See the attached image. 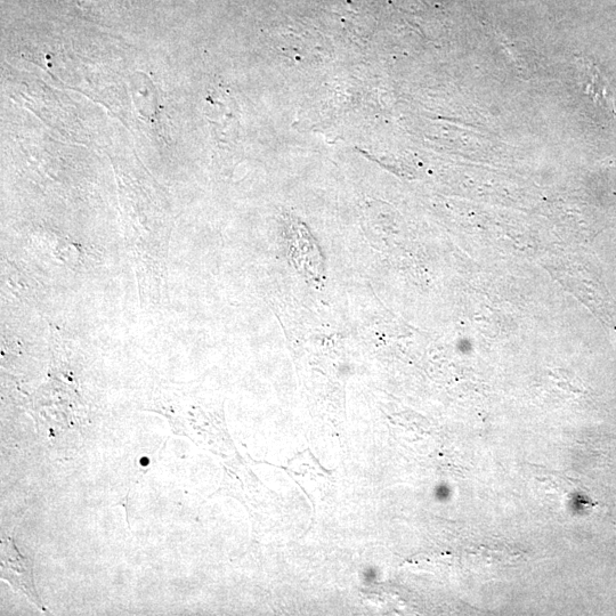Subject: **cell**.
I'll use <instances>...</instances> for the list:
<instances>
[{
	"label": "cell",
	"mask_w": 616,
	"mask_h": 616,
	"mask_svg": "<svg viewBox=\"0 0 616 616\" xmlns=\"http://www.w3.org/2000/svg\"><path fill=\"white\" fill-rule=\"evenodd\" d=\"M375 578H376V573H375L374 569H372V567H371V569H367L366 571H364L363 579L367 583L374 582Z\"/></svg>",
	"instance_id": "2"
},
{
	"label": "cell",
	"mask_w": 616,
	"mask_h": 616,
	"mask_svg": "<svg viewBox=\"0 0 616 616\" xmlns=\"http://www.w3.org/2000/svg\"><path fill=\"white\" fill-rule=\"evenodd\" d=\"M2 577L16 589L26 595L39 609H44L43 602L37 594L34 571L26 557L16 549L11 539L2 541Z\"/></svg>",
	"instance_id": "1"
}]
</instances>
